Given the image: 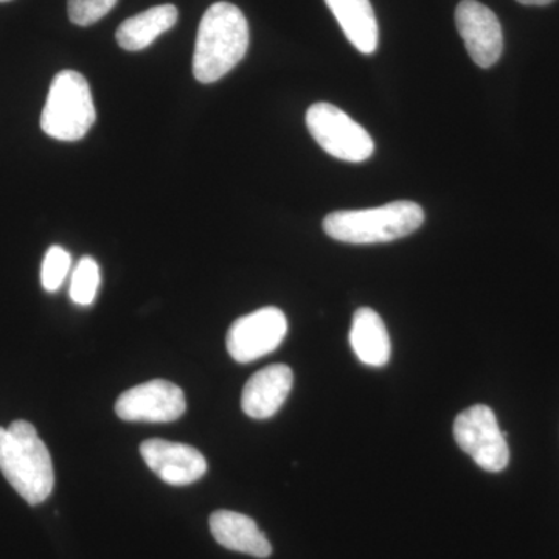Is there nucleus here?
<instances>
[{
	"label": "nucleus",
	"mask_w": 559,
	"mask_h": 559,
	"mask_svg": "<svg viewBox=\"0 0 559 559\" xmlns=\"http://www.w3.org/2000/svg\"><path fill=\"white\" fill-rule=\"evenodd\" d=\"M140 454L148 468L173 487L194 484L207 473V460L197 448L159 439L140 444Z\"/></svg>",
	"instance_id": "obj_10"
},
{
	"label": "nucleus",
	"mask_w": 559,
	"mask_h": 559,
	"mask_svg": "<svg viewBox=\"0 0 559 559\" xmlns=\"http://www.w3.org/2000/svg\"><path fill=\"white\" fill-rule=\"evenodd\" d=\"M70 266H72V257L68 250L62 249L61 246H51L40 267L43 288L49 293L60 289L69 275Z\"/></svg>",
	"instance_id": "obj_17"
},
{
	"label": "nucleus",
	"mask_w": 559,
	"mask_h": 559,
	"mask_svg": "<svg viewBox=\"0 0 559 559\" xmlns=\"http://www.w3.org/2000/svg\"><path fill=\"white\" fill-rule=\"evenodd\" d=\"M353 46L364 55L374 53L380 40L378 21L370 0H325Z\"/></svg>",
	"instance_id": "obj_13"
},
{
	"label": "nucleus",
	"mask_w": 559,
	"mask_h": 559,
	"mask_svg": "<svg viewBox=\"0 0 559 559\" xmlns=\"http://www.w3.org/2000/svg\"><path fill=\"white\" fill-rule=\"evenodd\" d=\"M249 49V24L242 11L229 2L213 3L198 28L193 75L202 84L226 76Z\"/></svg>",
	"instance_id": "obj_1"
},
{
	"label": "nucleus",
	"mask_w": 559,
	"mask_h": 559,
	"mask_svg": "<svg viewBox=\"0 0 559 559\" xmlns=\"http://www.w3.org/2000/svg\"><path fill=\"white\" fill-rule=\"evenodd\" d=\"M182 389L170 381L154 380L121 393L116 414L123 421L171 423L186 414Z\"/></svg>",
	"instance_id": "obj_8"
},
{
	"label": "nucleus",
	"mask_w": 559,
	"mask_h": 559,
	"mask_svg": "<svg viewBox=\"0 0 559 559\" xmlns=\"http://www.w3.org/2000/svg\"><path fill=\"white\" fill-rule=\"evenodd\" d=\"M100 266L92 257H83L73 270L70 280V299L80 307H90L100 288Z\"/></svg>",
	"instance_id": "obj_16"
},
{
	"label": "nucleus",
	"mask_w": 559,
	"mask_h": 559,
	"mask_svg": "<svg viewBox=\"0 0 559 559\" xmlns=\"http://www.w3.org/2000/svg\"><path fill=\"white\" fill-rule=\"evenodd\" d=\"M288 333V319L278 308L267 307L235 320L227 331V352L237 362L248 364L275 352Z\"/></svg>",
	"instance_id": "obj_7"
},
{
	"label": "nucleus",
	"mask_w": 559,
	"mask_h": 559,
	"mask_svg": "<svg viewBox=\"0 0 559 559\" xmlns=\"http://www.w3.org/2000/svg\"><path fill=\"white\" fill-rule=\"evenodd\" d=\"M213 538L226 549L255 558L271 557L272 546L257 522L237 511L218 510L209 520Z\"/></svg>",
	"instance_id": "obj_12"
},
{
	"label": "nucleus",
	"mask_w": 559,
	"mask_h": 559,
	"mask_svg": "<svg viewBox=\"0 0 559 559\" xmlns=\"http://www.w3.org/2000/svg\"><path fill=\"white\" fill-rule=\"evenodd\" d=\"M454 439L481 469L500 473L509 466L510 450L507 433L499 428L495 412L484 404L469 407L457 415Z\"/></svg>",
	"instance_id": "obj_6"
},
{
	"label": "nucleus",
	"mask_w": 559,
	"mask_h": 559,
	"mask_svg": "<svg viewBox=\"0 0 559 559\" xmlns=\"http://www.w3.org/2000/svg\"><path fill=\"white\" fill-rule=\"evenodd\" d=\"M307 127L320 148L336 159L359 164L373 156L374 142L366 128L330 103L307 110Z\"/></svg>",
	"instance_id": "obj_5"
},
{
	"label": "nucleus",
	"mask_w": 559,
	"mask_h": 559,
	"mask_svg": "<svg viewBox=\"0 0 559 559\" xmlns=\"http://www.w3.org/2000/svg\"><path fill=\"white\" fill-rule=\"evenodd\" d=\"M425 223V210L417 202L395 201L381 207L340 210L323 219L330 238L348 245H377L400 240Z\"/></svg>",
	"instance_id": "obj_3"
},
{
	"label": "nucleus",
	"mask_w": 559,
	"mask_h": 559,
	"mask_svg": "<svg viewBox=\"0 0 559 559\" xmlns=\"http://www.w3.org/2000/svg\"><path fill=\"white\" fill-rule=\"evenodd\" d=\"M294 374L285 364L257 371L242 390L241 407L250 418L274 417L288 399Z\"/></svg>",
	"instance_id": "obj_11"
},
{
	"label": "nucleus",
	"mask_w": 559,
	"mask_h": 559,
	"mask_svg": "<svg viewBox=\"0 0 559 559\" xmlns=\"http://www.w3.org/2000/svg\"><path fill=\"white\" fill-rule=\"evenodd\" d=\"M178 22V9L175 5H157L142 11L130 20L123 21L117 28L116 39L121 49L139 51L146 49L165 32Z\"/></svg>",
	"instance_id": "obj_15"
},
{
	"label": "nucleus",
	"mask_w": 559,
	"mask_h": 559,
	"mask_svg": "<svg viewBox=\"0 0 559 559\" xmlns=\"http://www.w3.org/2000/svg\"><path fill=\"white\" fill-rule=\"evenodd\" d=\"M516 2L522 3V5L544 7L549 5V3L555 2V0H516Z\"/></svg>",
	"instance_id": "obj_19"
},
{
	"label": "nucleus",
	"mask_w": 559,
	"mask_h": 559,
	"mask_svg": "<svg viewBox=\"0 0 559 559\" xmlns=\"http://www.w3.org/2000/svg\"><path fill=\"white\" fill-rule=\"evenodd\" d=\"M349 344L360 362L370 367H384L389 362L392 345L381 316L371 308H360L353 316Z\"/></svg>",
	"instance_id": "obj_14"
},
{
	"label": "nucleus",
	"mask_w": 559,
	"mask_h": 559,
	"mask_svg": "<svg viewBox=\"0 0 559 559\" xmlns=\"http://www.w3.org/2000/svg\"><path fill=\"white\" fill-rule=\"evenodd\" d=\"M117 0H69V20L80 27L95 24L116 7Z\"/></svg>",
	"instance_id": "obj_18"
},
{
	"label": "nucleus",
	"mask_w": 559,
	"mask_h": 559,
	"mask_svg": "<svg viewBox=\"0 0 559 559\" xmlns=\"http://www.w3.org/2000/svg\"><path fill=\"white\" fill-rule=\"evenodd\" d=\"M0 471L11 487L31 506H39L55 487L50 452L38 430L24 419L0 428Z\"/></svg>",
	"instance_id": "obj_2"
},
{
	"label": "nucleus",
	"mask_w": 559,
	"mask_h": 559,
	"mask_svg": "<svg viewBox=\"0 0 559 559\" xmlns=\"http://www.w3.org/2000/svg\"><path fill=\"white\" fill-rule=\"evenodd\" d=\"M455 24L471 60L479 68L488 69L499 61L503 50L502 27L488 7L477 0H462L455 10Z\"/></svg>",
	"instance_id": "obj_9"
},
{
	"label": "nucleus",
	"mask_w": 559,
	"mask_h": 559,
	"mask_svg": "<svg viewBox=\"0 0 559 559\" xmlns=\"http://www.w3.org/2000/svg\"><path fill=\"white\" fill-rule=\"evenodd\" d=\"M0 2H10V0H0Z\"/></svg>",
	"instance_id": "obj_20"
},
{
	"label": "nucleus",
	"mask_w": 559,
	"mask_h": 559,
	"mask_svg": "<svg viewBox=\"0 0 559 559\" xmlns=\"http://www.w3.org/2000/svg\"><path fill=\"white\" fill-rule=\"evenodd\" d=\"M94 98L90 83L75 70H62L55 75L40 114V128L51 139L76 142L94 127Z\"/></svg>",
	"instance_id": "obj_4"
}]
</instances>
